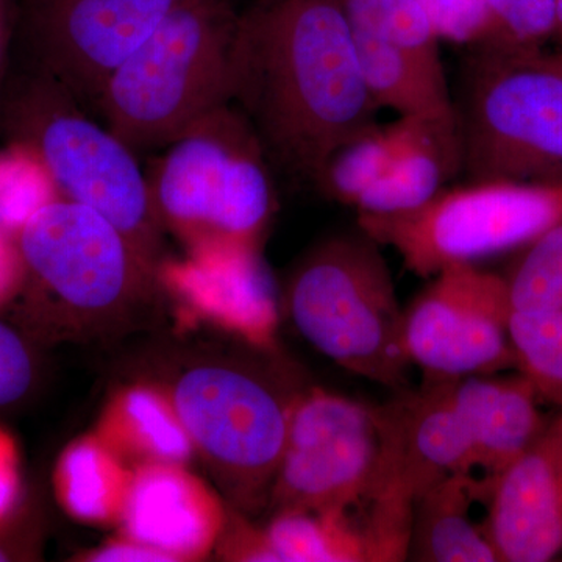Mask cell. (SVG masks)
<instances>
[{
    "label": "cell",
    "mask_w": 562,
    "mask_h": 562,
    "mask_svg": "<svg viewBox=\"0 0 562 562\" xmlns=\"http://www.w3.org/2000/svg\"><path fill=\"white\" fill-rule=\"evenodd\" d=\"M231 103L276 171L316 187L331 151L379 122L339 0H255L241 11Z\"/></svg>",
    "instance_id": "cell-1"
},
{
    "label": "cell",
    "mask_w": 562,
    "mask_h": 562,
    "mask_svg": "<svg viewBox=\"0 0 562 562\" xmlns=\"http://www.w3.org/2000/svg\"><path fill=\"white\" fill-rule=\"evenodd\" d=\"M239 13L233 0H184L103 87L95 116L136 154L162 150L231 103Z\"/></svg>",
    "instance_id": "cell-2"
},
{
    "label": "cell",
    "mask_w": 562,
    "mask_h": 562,
    "mask_svg": "<svg viewBox=\"0 0 562 562\" xmlns=\"http://www.w3.org/2000/svg\"><path fill=\"white\" fill-rule=\"evenodd\" d=\"M0 131L38 155L61 199L101 213L151 260L160 222L136 151L65 87L35 68L3 87Z\"/></svg>",
    "instance_id": "cell-3"
},
{
    "label": "cell",
    "mask_w": 562,
    "mask_h": 562,
    "mask_svg": "<svg viewBox=\"0 0 562 562\" xmlns=\"http://www.w3.org/2000/svg\"><path fill=\"white\" fill-rule=\"evenodd\" d=\"M272 171L249 121L227 103L165 147L147 181L158 222L192 249L258 247L277 205Z\"/></svg>",
    "instance_id": "cell-4"
},
{
    "label": "cell",
    "mask_w": 562,
    "mask_h": 562,
    "mask_svg": "<svg viewBox=\"0 0 562 562\" xmlns=\"http://www.w3.org/2000/svg\"><path fill=\"white\" fill-rule=\"evenodd\" d=\"M452 98L461 176L562 183V69L552 54L471 49Z\"/></svg>",
    "instance_id": "cell-5"
},
{
    "label": "cell",
    "mask_w": 562,
    "mask_h": 562,
    "mask_svg": "<svg viewBox=\"0 0 562 562\" xmlns=\"http://www.w3.org/2000/svg\"><path fill=\"white\" fill-rule=\"evenodd\" d=\"M286 308L324 357L373 383L409 390L405 313L379 244L364 232L314 247L292 272Z\"/></svg>",
    "instance_id": "cell-6"
},
{
    "label": "cell",
    "mask_w": 562,
    "mask_h": 562,
    "mask_svg": "<svg viewBox=\"0 0 562 562\" xmlns=\"http://www.w3.org/2000/svg\"><path fill=\"white\" fill-rule=\"evenodd\" d=\"M301 392L255 361H202L177 376L173 413L222 490L241 508L269 501Z\"/></svg>",
    "instance_id": "cell-7"
},
{
    "label": "cell",
    "mask_w": 562,
    "mask_h": 562,
    "mask_svg": "<svg viewBox=\"0 0 562 562\" xmlns=\"http://www.w3.org/2000/svg\"><path fill=\"white\" fill-rule=\"evenodd\" d=\"M561 222L562 183L505 180L443 188L405 213H358L360 231L397 251L405 268L424 279L447 266L520 249Z\"/></svg>",
    "instance_id": "cell-8"
},
{
    "label": "cell",
    "mask_w": 562,
    "mask_h": 562,
    "mask_svg": "<svg viewBox=\"0 0 562 562\" xmlns=\"http://www.w3.org/2000/svg\"><path fill=\"white\" fill-rule=\"evenodd\" d=\"M25 262L20 297L25 335L44 336L54 316H103L122 308L149 260L98 211L58 199L16 236Z\"/></svg>",
    "instance_id": "cell-9"
},
{
    "label": "cell",
    "mask_w": 562,
    "mask_h": 562,
    "mask_svg": "<svg viewBox=\"0 0 562 562\" xmlns=\"http://www.w3.org/2000/svg\"><path fill=\"white\" fill-rule=\"evenodd\" d=\"M383 441L380 406L302 391L268 503L276 513L355 512L379 482Z\"/></svg>",
    "instance_id": "cell-10"
},
{
    "label": "cell",
    "mask_w": 562,
    "mask_h": 562,
    "mask_svg": "<svg viewBox=\"0 0 562 562\" xmlns=\"http://www.w3.org/2000/svg\"><path fill=\"white\" fill-rule=\"evenodd\" d=\"M505 277L475 265H452L405 312L403 338L424 383L516 369Z\"/></svg>",
    "instance_id": "cell-11"
},
{
    "label": "cell",
    "mask_w": 562,
    "mask_h": 562,
    "mask_svg": "<svg viewBox=\"0 0 562 562\" xmlns=\"http://www.w3.org/2000/svg\"><path fill=\"white\" fill-rule=\"evenodd\" d=\"M184 0H24L22 29L33 68L94 114L122 63Z\"/></svg>",
    "instance_id": "cell-12"
},
{
    "label": "cell",
    "mask_w": 562,
    "mask_h": 562,
    "mask_svg": "<svg viewBox=\"0 0 562 562\" xmlns=\"http://www.w3.org/2000/svg\"><path fill=\"white\" fill-rule=\"evenodd\" d=\"M483 482L490 498L483 531L498 561L557 560L562 553V439L552 425L508 468Z\"/></svg>",
    "instance_id": "cell-13"
},
{
    "label": "cell",
    "mask_w": 562,
    "mask_h": 562,
    "mask_svg": "<svg viewBox=\"0 0 562 562\" xmlns=\"http://www.w3.org/2000/svg\"><path fill=\"white\" fill-rule=\"evenodd\" d=\"M450 394L471 443L473 471L494 476L530 449L549 428L538 392L522 375L450 380Z\"/></svg>",
    "instance_id": "cell-14"
},
{
    "label": "cell",
    "mask_w": 562,
    "mask_h": 562,
    "mask_svg": "<svg viewBox=\"0 0 562 562\" xmlns=\"http://www.w3.org/2000/svg\"><path fill=\"white\" fill-rule=\"evenodd\" d=\"M132 541L179 557L201 553L220 528V509L199 484L173 465L140 472L128 486L122 506Z\"/></svg>",
    "instance_id": "cell-15"
},
{
    "label": "cell",
    "mask_w": 562,
    "mask_h": 562,
    "mask_svg": "<svg viewBox=\"0 0 562 562\" xmlns=\"http://www.w3.org/2000/svg\"><path fill=\"white\" fill-rule=\"evenodd\" d=\"M183 286L211 303L213 313L233 330L260 347L272 344L277 324L276 297L257 247L220 244L194 250L184 266Z\"/></svg>",
    "instance_id": "cell-16"
},
{
    "label": "cell",
    "mask_w": 562,
    "mask_h": 562,
    "mask_svg": "<svg viewBox=\"0 0 562 562\" xmlns=\"http://www.w3.org/2000/svg\"><path fill=\"white\" fill-rule=\"evenodd\" d=\"M462 173L460 138L450 116H409V131L382 179L361 195L358 213L395 214L419 209Z\"/></svg>",
    "instance_id": "cell-17"
},
{
    "label": "cell",
    "mask_w": 562,
    "mask_h": 562,
    "mask_svg": "<svg viewBox=\"0 0 562 562\" xmlns=\"http://www.w3.org/2000/svg\"><path fill=\"white\" fill-rule=\"evenodd\" d=\"M486 497L473 473H453L424 492L413 508L408 560L497 562V553L471 519L472 503Z\"/></svg>",
    "instance_id": "cell-18"
},
{
    "label": "cell",
    "mask_w": 562,
    "mask_h": 562,
    "mask_svg": "<svg viewBox=\"0 0 562 562\" xmlns=\"http://www.w3.org/2000/svg\"><path fill=\"white\" fill-rule=\"evenodd\" d=\"M353 36L362 79L379 109L398 117L454 113L441 55L417 54L357 31Z\"/></svg>",
    "instance_id": "cell-19"
},
{
    "label": "cell",
    "mask_w": 562,
    "mask_h": 562,
    "mask_svg": "<svg viewBox=\"0 0 562 562\" xmlns=\"http://www.w3.org/2000/svg\"><path fill=\"white\" fill-rule=\"evenodd\" d=\"M265 532L276 562L371 561L364 532L351 512L276 513Z\"/></svg>",
    "instance_id": "cell-20"
},
{
    "label": "cell",
    "mask_w": 562,
    "mask_h": 562,
    "mask_svg": "<svg viewBox=\"0 0 562 562\" xmlns=\"http://www.w3.org/2000/svg\"><path fill=\"white\" fill-rule=\"evenodd\" d=\"M409 131V117L376 124L351 136L331 151L316 181L331 201L355 206L391 168Z\"/></svg>",
    "instance_id": "cell-21"
},
{
    "label": "cell",
    "mask_w": 562,
    "mask_h": 562,
    "mask_svg": "<svg viewBox=\"0 0 562 562\" xmlns=\"http://www.w3.org/2000/svg\"><path fill=\"white\" fill-rule=\"evenodd\" d=\"M509 336L517 371L535 386L541 401L562 412V308L513 312Z\"/></svg>",
    "instance_id": "cell-22"
},
{
    "label": "cell",
    "mask_w": 562,
    "mask_h": 562,
    "mask_svg": "<svg viewBox=\"0 0 562 562\" xmlns=\"http://www.w3.org/2000/svg\"><path fill=\"white\" fill-rule=\"evenodd\" d=\"M61 199L43 160L25 144L0 149V231L16 238L33 216Z\"/></svg>",
    "instance_id": "cell-23"
},
{
    "label": "cell",
    "mask_w": 562,
    "mask_h": 562,
    "mask_svg": "<svg viewBox=\"0 0 562 562\" xmlns=\"http://www.w3.org/2000/svg\"><path fill=\"white\" fill-rule=\"evenodd\" d=\"M351 29L425 55L439 54L441 40L424 0H339Z\"/></svg>",
    "instance_id": "cell-24"
},
{
    "label": "cell",
    "mask_w": 562,
    "mask_h": 562,
    "mask_svg": "<svg viewBox=\"0 0 562 562\" xmlns=\"http://www.w3.org/2000/svg\"><path fill=\"white\" fill-rule=\"evenodd\" d=\"M505 277L513 312L562 308V222L524 247Z\"/></svg>",
    "instance_id": "cell-25"
},
{
    "label": "cell",
    "mask_w": 562,
    "mask_h": 562,
    "mask_svg": "<svg viewBox=\"0 0 562 562\" xmlns=\"http://www.w3.org/2000/svg\"><path fill=\"white\" fill-rule=\"evenodd\" d=\"M558 32V0H486L482 38L471 49L542 50Z\"/></svg>",
    "instance_id": "cell-26"
},
{
    "label": "cell",
    "mask_w": 562,
    "mask_h": 562,
    "mask_svg": "<svg viewBox=\"0 0 562 562\" xmlns=\"http://www.w3.org/2000/svg\"><path fill=\"white\" fill-rule=\"evenodd\" d=\"M38 382V360L31 338L0 319V412L27 401Z\"/></svg>",
    "instance_id": "cell-27"
},
{
    "label": "cell",
    "mask_w": 562,
    "mask_h": 562,
    "mask_svg": "<svg viewBox=\"0 0 562 562\" xmlns=\"http://www.w3.org/2000/svg\"><path fill=\"white\" fill-rule=\"evenodd\" d=\"M135 424L140 425V438L150 452L166 461H180L190 454L191 442L176 413L160 408L150 395L136 392L128 403Z\"/></svg>",
    "instance_id": "cell-28"
},
{
    "label": "cell",
    "mask_w": 562,
    "mask_h": 562,
    "mask_svg": "<svg viewBox=\"0 0 562 562\" xmlns=\"http://www.w3.org/2000/svg\"><path fill=\"white\" fill-rule=\"evenodd\" d=\"M98 454L92 450H72L60 468V492L65 495L72 512L87 516H102L105 512V476L98 465Z\"/></svg>",
    "instance_id": "cell-29"
},
{
    "label": "cell",
    "mask_w": 562,
    "mask_h": 562,
    "mask_svg": "<svg viewBox=\"0 0 562 562\" xmlns=\"http://www.w3.org/2000/svg\"><path fill=\"white\" fill-rule=\"evenodd\" d=\"M424 5L439 40L471 49L482 38L486 0H424Z\"/></svg>",
    "instance_id": "cell-30"
},
{
    "label": "cell",
    "mask_w": 562,
    "mask_h": 562,
    "mask_svg": "<svg viewBox=\"0 0 562 562\" xmlns=\"http://www.w3.org/2000/svg\"><path fill=\"white\" fill-rule=\"evenodd\" d=\"M16 506L0 517V562L32 560L40 546L35 517Z\"/></svg>",
    "instance_id": "cell-31"
},
{
    "label": "cell",
    "mask_w": 562,
    "mask_h": 562,
    "mask_svg": "<svg viewBox=\"0 0 562 562\" xmlns=\"http://www.w3.org/2000/svg\"><path fill=\"white\" fill-rule=\"evenodd\" d=\"M25 283V262L14 236L0 231V308L16 302Z\"/></svg>",
    "instance_id": "cell-32"
},
{
    "label": "cell",
    "mask_w": 562,
    "mask_h": 562,
    "mask_svg": "<svg viewBox=\"0 0 562 562\" xmlns=\"http://www.w3.org/2000/svg\"><path fill=\"white\" fill-rule=\"evenodd\" d=\"M18 472L13 446L3 432H0V517L16 506Z\"/></svg>",
    "instance_id": "cell-33"
},
{
    "label": "cell",
    "mask_w": 562,
    "mask_h": 562,
    "mask_svg": "<svg viewBox=\"0 0 562 562\" xmlns=\"http://www.w3.org/2000/svg\"><path fill=\"white\" fill-rule=\"evenodd\" d=\"M94 561H173L169 554L160 552V550L151 549L136 541L114 543V546L105 547L101 552L94 554Z\"/></svg>",
    "instance_id": "cell-34"
},
{
    "label": "cell",
    "mask_w": 562,
    "mask_h": 562,
    "mask_svg": "<svg viewBox=\"0 0 562 562\" xmlns=\"http://www.w3.org/2000/svg\"><path fill=\"white\" fill-rule=\"evenodd\" d=\"M14 25H16V2L0 0V94L5 87Z\"/></svg>",
    "instance_id": "cell-35"
},
{
    "label": "cell",
    "mask_w": 562,
    "mask_h": 562,
    "mask_svg": "<svg viewBox=\"0 0 562 562\" xmlns=\"http://www.w3.org/2000/svg\"><path fill=\"white\" fill-rule=\"evenodd\" d=\"M550 425H552L553 430L557 431V435L562 439V412L557 419L550 422Z\"/></svg>",
    "instance_id": "cell-36"
},
{
    "label": "cell",
    "mask_w": 562,
    "mask_h": 562,
    "mask_svg": "<svg viewBox=\"0 0 562 562\" xmlns=\"http://www.w3.org/2000/svg\"><path fill=\"white\" fill-rule=\"evenodd\" d=\"M552 57L553 60L557 61V65L562 69V50L558 52V54H553Z\"/></svg>",
    "instance_id": "cell-37"
},
{
    "label": "cell",
    "mask_w": 562,
    "mask_h": 562,
    "mask_svg": "<svg viewBox=\"0 0 562 562\" xmlns=\"http://www.w3.org/2000/svg\"><path fill=\"white\" fill-rule=\"evenodd\" d=\"M558 11H560V31L562 29V0H558Z\"/></svg>",
    "instance_id": "cell-38"
},
{
    "label": "cell",
    "mask_w": 562,
    "mask_h": 562,
    "mask_svg": "<svg viewBox=\"0 0 562 562\" xmlns=\"http://www.w3.org/2000/svg\"><path fill=\"white\" fill-rule=\"evenodd\" d=\"M557 36H558V38H560L561 44H562V29H561V31H560V32H558V35H557Z\"/></svg>",
    "instance_id": "cell-39"
}]
</instances>
